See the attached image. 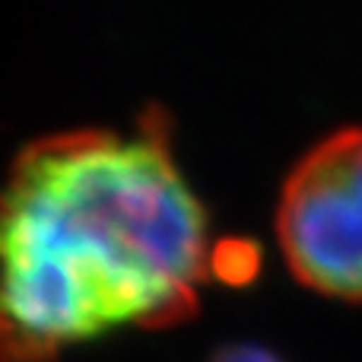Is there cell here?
Segmentation results:
<instances>
[{"label": "cell", "instance_id": "obj_1", "mask_svg": "<svg viewBox=\"0 0 362 362\" xmlns=\"http://www.w3.org/2000/svg\"><path fill=\"white\" fill-rule=\"evenodd\" d=\"M216 270L163 115L35 140L0 187V362L181 325Z\"/></svg>", "mask_w": 362, "mask_h": 362}, {"label": "cell", "instance_id": "obj_2", "mask_svg": "<svg viewBox=\"0 0 362 362\" xmlns=\"http://www.w3.org/2000/svg\"><path fill=\"white\" fill-rule=\"evenodd\" d=\"M276 242L305 289L362 302V127L331 134L293 165L276 204Z\"/></svg>", "mask_w": 362, "mask_h": 362}, {"label": "cell", "instance_id": "obj_3", "mask_svg": "<svg viewBox=\"0 0 362 362\" xmlns=\"http://www.w3.org/2000/svg\"><path fill=\"white\" fill-rule=\"evenodd\" d=\"M210 362H283L280 356H274L264 346H251V344H238V346H223Z\"/></svg>", "mask_w": 362, "mask_h": 362}]
</instances>
